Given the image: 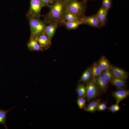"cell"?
I'll return each instance as SVG.
<instances>
[{
	"label": "cell",
	"mask_w": 129,
	"mask_h": 129,
	"mask_svg": "<svg viewBox=\"0 0 129 129\" xmlns=\"http://www.w3.org/2000/svg\"><path fill=\"white\" fill-rule=\"evenodd\" d=\"M50 5L49 12L42 15L45 23H61L65 20L64 17L67 10L66 3L64 0H56Z\"/></svg>",
	"instance_id": "cell-1"
},
{
	"label": "cell",
	"mask_w": 129,
	"mask_h": 129,
	"mask_svg": "<svg viewBox=\"0 0 129 129\" xmlns=\"http://www.w3.org/2000/svg\"><path fill=\"white\" fill-rule=\"evenodd\" d=\"M86 2L84 0H70L66 2L67 9L79 18L82 19L85 16L87 8Z\"/></svg>",
	"instance_id": "cell-2"
},
{
	"label": "cell",
	"mask_w": 129,
	"mask_h": 129,
	"mask_svg": "<svg viewBox=\"0 0 129 129\" xmlns=\"http://www.w3.org/2000/svg\"><path fill=\"white\" fill-rule=\"evenodd\" d=\"M27 18L31 31L30 38H37L44 32L46 26L38 18L33 17Z\"/></svg>",
	"instance_id": "cell-3"
},
{
	"label": "cell",
	"mask_w": 129,
	"mask_h": 129,
	"mask_svg": "<svg viewBox=\"0 0 129 129\" xmlns=\"http://www.w3.org/2000/svg\"><path fill=\"white\" fill-rule=\"evenodd\" d=\"M86 83V98L88 101L89 102L98 96L101 91L95 79L92 78Z\"/></svg>",
	"instance_id": "cell-4"
},
{
	"label": "cell",
	"mask_w": 129,
	"mask_h": 129,
	"mask_svg": "<svg viewBox=\"0 0 129 129\" xmlns=\"http://www.w3.org/2000/svg\"><path fill=\"white\" fill-rule=\"evenodd\" d=\"M30 5L27 17H33L39 18L41 16V11L45 5L39 0H30Z\"/></svg>",
	"instance_id": "cell-5"
},
{
	"label": "cell",
	"mask_w": 129,
	"mask_h": 129,
	"mask_svg": "<svg viewBox=\"0 0 129 129\" xmlns=\"http://www.w3.org/2000/svg\"><path fill=\"white\" fill-rule=\"evenodd\" d=\"M84 24H86L91 27L100 28L103 26L98 19L96 14L89 16H86L83 18Z\"/></svg>",
	"instance_id": "cell-6"
},
{
	"label": "cell",
	"mask_w": 129,
	"mask_h": 129,
	"mask_svg": "<svg viewBox=\"0 0 129 129\" xmlns=\"http://www.w3.org/2000/svg\"><path fill=\"white\" fill-rule=\"evenodd\" d=\"M37 40L43 50L49 48L51 46V41L44 32L37 38Z\"/></svg>",
	"instance_id": "cell-7"
},
{
	"label": "cell",
	"mask_w": 129,
	"mask_h": 129,
	"mask_svg": "<svg viewBox=\"0 0 129 129\" xmlns=\"http://www.w3.org/2000/svg\"><path fill=\"white\" fill-rule=\"evenodd\" d=\"M129 95V90L124 89H118L113 92L112 96L115 98L116 103L118 104L120 102L127 97Z\"/></svg>",
	"instance_id": "cell-8"
},
{
	"label": "cell",
	"mask_w": 129,
	"mask_h": 129,
	"mask_svg": "<svg viewBox=\"0 0 129 129\" xmlns=\"http://www.w3.org/2000/svg\"><path fill=\"white\" fill-rule=\"evenodd\" d=\"M110 69L114 76L126 80L128 75L124 70L115 66H111Z\"/></svg>",
	"instance_id": "cell-9"
},
{
	"label": "cell",
	"mask_w": 129,
	"mask_h": 129,
	"mask_svg": "<svg viewBox=\"0 0 129 129\" xmlns=\"http://www.w3.org/2000/svg\"><path fill=\"white\" fill-rule=\"evenodd\" d=\"M108 11V10L101 6L96 14L103 26L105 25L107 21Z\"/></svg>",
	"instance_id": "cell-10"
},
{
	"label": "cell",
	"mask_w": 129,
	"mask_h": 129,
	"mask_svg": "<svg viewBox=\"0 0 129 129\" xmlns=\"http://www.w3.org/2000/svg\"><path fill=\"white\" fill-rule=\"evenodd\" d=\"M95 79L101 92L105 93L108 88V82L102 74Z\"/></svg>",
	"instance_id": "cell-11"
},
{
	"label": "cell",
	"mask_w": 129,
	"mask_h": 129,
	"mask_svg": "<svg viewBox=\"0 0 129 129\" xmlns=\"http://www.w3.org/2000/svg\"><path fill=\"white\" fill-rule=\"evenodd\" d=\"M59 24L57 23H52L46 26L44 32L51 41L58 28Z\"/></svg>",
	"instance_id": "cell-12"
},
{
	"label": "cell",
	"mask_w": 129,
	"mask_h": 129,
	"mask_svg": "<svg viewBox=\"0 0 129 129\" xmlns=\"http://www.w3.org/2000/svg\"><path fill=\"white\" fill-rule=\"evenodd\" d=\"M37 38H30L27 44L28 49L30 51H42L43 50L38 44L37 41Z\"/></svg>",
	"instance_id": "cell-13"
},
{
	"label": "cell",
	"mask_w": 129,
	"mask_h": 129,
	"mask_svg": "<svg viewBox=\"0 0 129 129\" xmlns=\"http://www.w3.org/2000/svg\"><path fill=\"white\" fill-rule=\"evenodd\" d=\"M126 80L114 76L110 82L118 89H124L126 86Z\"/></svg>",
	"instance_id": "cell-14"
},
{
	"label": "cell",
	"mask_w": 129,
	"mask_h": 129,
	"mask_svg": "<svg viewBox=\"0 0 129 129\" xmlns=\"http://www.w3.org/2000/svg\"><path fill=\"white\" fill-rule=\"evenodd\" d=\"M61 24L65 26L67 29L71 30L76 29L80 25L82 24H84V23L82 19L81 20L72 22H70L64 21L62 22Z\"/></svg>",
	"instance_id": "cell-15"
},
{
	"label": "cell",
	"mask_w": 129,
	"mask_h": 129,
	"mask_svg": "<svg viewBox=\"0 0 129 129\" xmlns=\"http://www.w3.org/2000/svg\"><path fill=\"white\" fill-rule=\"evenodd\" d=\"M97 63L102 71L110 69L111 66L108 60L104 56H102Z\"/></svg>",
	"instance_id": "cell-16"
},
{
	"label": "cell",
	"mask_w": 129,
	"mask_h": 129,
	"mask_svg": "<svg viewBox=\"0 0 129 129\" xmlns=\"http://www.w3.org/2000/svg\"><path fill=\"white\" fill-rule=\"evenodd\" d=\"M100 101L99 99H98L90 102L84 109L85 111L92 113H94L97 111L98 104Z\"/></svg>",
	"instance_id": "cell-17"
},
{
	"label": "cell",
	"mask_w": 129,
	"mask_h": 129,
	"mask_svg": "<svg viewBox=\"0 0 129 129\" xmlns=\"http://www.w3.org/2000/svg\"><path fill=\"white\" fill-rule=\"evenodd\" d=\"M92 78L91 68H88L82 74L80 80V82L86 83Z\"/></svg>",
	"instance_id": "cell-18"
},
{
	"label": "cell",
	"mask_w": 129,
	"mask_h": 129,
	"mask_svg": "<svg viewBox=\"0 0 129 129\" xmlns=\"http://www.w3.org/2000/svg\"><path fill=\"white\" fill-rule=\"evenodd\" d=\"M91 68L92 78L96 79L97 76L102 74V71L97 62H94Z\"/></svg>",
	"instance_id": "cell-19"
},
{
	"label": "cell",
	"mask_w": 129,
	"mask_h": 129,
	"mask_svg": "<svg viewBox=\"0 0 129 129\" xmlns=\"http://www.w3.org/2000/svg\"><path fill=\"white\" fill-rule=\"evenodd\" d=\"M64 19L65 21L72 22L81 20L83 19H81L79 18L74 13L67 9L64 17Z\"/></svg>",
	"instance_id": "cell-20"
},
{
	"label": "cell",
	"mask_w": 129,
	"mask_h": 129,
	"mask_svg": "<svg viewBox=\"0 0 129 129\" xmlns=\"http://www.w3.org/2000/svg\"><path fill=\"white\" fill-rule=\"evenodd\" d=\"M78 97H83L86 98V89L85 85L80 83L77 85L76 89Z\"/></svg>",
	"instance_id": "cell-21"
},
{
	"label": "cell",
	"mask_w": 129,
	"mask_h": 129,
	"mask_svg": "<svg viewBox=\"0 0 129 129\" xmlns=\"http://www.w3.org/2000/svg\"><path fill=\"white\" fill-rule=\"evenodd\" d=\"M13 108L8 110H4L2 109L0 110V124L3 125L6 129H7L6 125V114L9 111Z\"/></svg>",
	"instance_id": "cell-22"
},
{
	"label": "cell",
	"mask_w": 129,
	"mask_h": 129,
	"mask_svg": "<svg viewBox=\"0 0 129 129\" xmlns=\"http://www.w3.org/2000/svg\"><path fill=\"white\" fill-rule=\"evenodd\" d=\"M102 74L108 83L110 82L114 76L110 69L102 71Z\"/></svg>",
	"instance_id": "cell-23"
},
{
	"label": "cell",
	"mask_w": 129,
	"mask_h": 129,
	"mask_svg": "<svg viewBox=\"0 0 129 129\" xmlns=\"http://www.w3.org/2000/svg\"><path fill=\"white\" fill-rule=\"evenodd\" d=\"M86 101V98L78 97L77 103L80 109H84L85 108Z\"/></svg>",
	"instance_id": "cell-24"
},
{
	"label": "cell",
	"mask_w": 129,
	"mask_h": 129,
	"mask_svg": "<svg viewBox=\"0 0 129 129\" xmlns=\"http://www.w3.org/2000/svg\"><path fill=\"white\" fill-rule=\"evenodd\" d=\"M113 0H102V6L109 10L111 7Z\"/></svg>",
	"instance_id": "cell-25"
},
{
	"label": "cell",
	"mask_w": 129,
	"mask_h": 129,
	"mask_svg": "<svg viewBox=\"0 0 129 129\" xmlns=\"http://www.w3.org/2000/svg\"><path fill=\"white\" fill-rule=\"evenodd\" d=\"M120 108L118 104H116L112 105L110 107L107 108V109L109 111L113 113H114L115 112L118 111Z\"/></svg>",
	"instance_id": "cell-26"
},
{
	"label": "cell",
	"mask_w": 129,
	"mask_h": 129,
	"mask_svg": "<svg viewBox=\"0 0 129 129\" xmlns=\"http://www.w3.org/2000/svg\"><path fill=\"white\" fill-rule=\"evenodd\" d=\"M107 102H101L100 101L97 105V110L100 111H105L107 108Z\"/></svg>",
	"instance_id": "cell-27"
},
{
	"label": "cell",
	"mask_w": 129,
	"mask_h": 129,
	"mask_svg": "<svg viewBox=\"0 0 129 129\" xmlns=\"http://www.w3.org/2000/svg\"><path fill=\"white\" fill-rule=\"evenodd\" d=\"M45 5L49 7L50 4H52L51 0H39Z\"/></svg>",
	"instance_id": "cell-28"
},
{
	"label": "cell",
	"mask_w": 129,
	"mask_h": 129,
	"mask_svg": "<svg viewBox=\"0 0 129 129\" xmlns=\"http://www.w3.org/2000/svg\"><path fill=\"white\" fill-rule=\"evenodd\" d=\"M52 4L56 0H51Z\"/></svg>",
	"instance_id": "cell-29"
},
{
	"label": "cell",
	"mask_w": 129,
	"mask_h": 129,
	"mask_svg": "<svg viewBox=\"0 0 129 129\" xmlns=\"http://www.w3.org/2000/svg\"><path fill=\"white\" fill-rule=\"evenodd\" d=\"M66 3L68 2L70 0H64Z\"/></svg>",
	"instance_id": "cell-30"
},
{
	"label": "cell",
	"mask_w": 129,
	"mask_h": 129,
	"mask_svg": "<svg viewBox=\"0 0 129 129\" xmlns=\"http://www.w3.org/2000/svg\"><path fill=\"white\" fill-rule=\"evenodd\" d=\"M85 1L87 2V1L89 0H84Z\"/></svg>",
	"instance_id": "cell-31"
}]
</instances>
